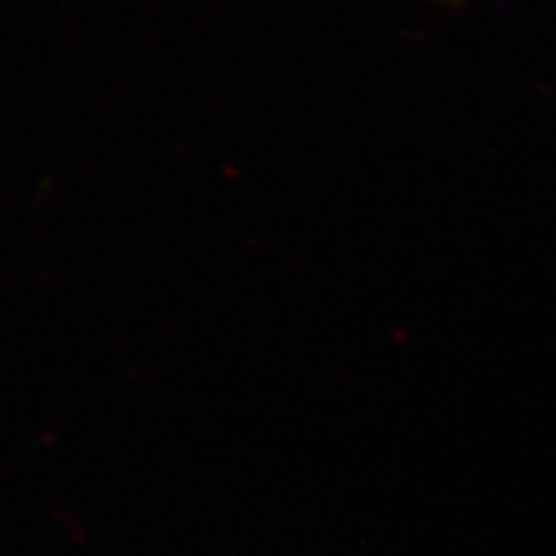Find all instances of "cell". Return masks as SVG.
Wrapping results in <instances>:
<instances>
[]
</instances>
